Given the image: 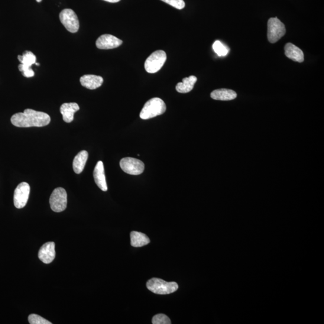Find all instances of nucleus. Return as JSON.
<instances>
[{"label":"nucleus","instance_id":"obj_22","mask_svg":"<svg viewBox=\"0 0 324 324\" xmlns=\"http://www.w3.org/2000/svg\"><path fill=\"white\" fill-rule=\"evenodd\" d=\"M28 319L30 324H52L51 322L36 314H31L28 316Z\"/></svg>","mask_w":324,"mask_h":324},{"label":"nucleus","instance_id":"obj_5","mask_svg":"<svg viewBox=\"0 0 324 324\" xmlns=\"http://www.w3.org/2000/svg\"><path fill=\"white\" fill-rule=\"evenodd\" d=\"M286 33L285 25L277 17L271 18L268 21L267 37L271 44L279 40Z\"/></svg>","mask_w":324,"mask_h":324},{"label":"nucleus","instance_id":"obj_2","mask_svg":"<svg viewBox=\"0 0 324 324\" xmlns=\"http://www.w3.org/2000/svg\"><path fill=\"white\" fill-rule=\"evenodd\" d=\"M166 110L167 106L164 100L154 97L146 102L140 113V118L143 119L154 118L163 114Z\"/></svg>","mask_w":324,"mask_h":324},{"label":"nucleus","instance_id":"obj_23","mask_svg":"<svg viewBox=\"0 0 324 324\" xmlns=\"http://www.w3.org/2000/svg\"><path fill=\"white\" fill-rule=\"evenodd\" d=\"M152 323L153 324H171V321L169 317L164 314H158L153 317Z\"/></svg>","mask_w":324,"mask_h":324},{"label":"nucleus","instance_id":"obj_3","mask_svg":"<svg viewBox=\"0 0 324 324\" xmlns=\"http://www.w3.org/2000/svg\"><path fill=\"white\" fill-rule=\"evenodd\" d=\"M147 287L154 294L166 295L176 292L178 285L176 282H167L160 278H153L147 281Z\"/></svg>","mask_w":324,"mask_h":324},{"label":"nucleus","instance_id":"obj_20","mask_svg":"<svg viewBox=\"0 0 324 324\" xmlns=\"http://www.w3.org/2000/svg\"><path fill=\"white\" fill-rule=\"evenodd\" d=\"M131 245L133 247L139 248L150 243V239L142 232L133 231L131 233Z\"/></svg>","mask_w":324,"mask_h":324},{"label":"nucleus","instance_id":"obj_9","mask_svg":"<svg viewBox=\"0 0 324 324\" xmlns=\"http://www.w3.org/2000/svg\"><path fill=\"white\" fill-rule=\"evenodd\" d=\"M18 60L20 61L18 69L22 75L26 77L34 76V71L31 69L32 64L36 63V57L31 51H26L22 56H18Z\"/></svg>","mask_w":324,"mask_h":324},{"label":"nucleus","instance_id":"obj_14","mask_svg":"<svg viewBox=\"0 0 324 324\" xmlns=\"http://www.w3.org/2000/svg\"><path fill=\"white\" fill-rule=\"evenodd\" d=\"M81 85L87 89L95 90L102 85L103 79L102 76L94 74H85L80 78Z\"/></svg>","mask_w":324,"mask_h":324},{"label":"nucleus","instance_id":"obj_11","mask_svg":"<svg viewBox=\"0 0 324 324\" xmlns=\"http://www.w3.org/2000/svg\"><path fill=\"white\" fill-rule=\"evenodd\" d=\"M122 44V40L111 34L102 35L96 42L97 48L100 50H111L119 47Z\"/></svg>","mask_w":324,"mask_h":324},{"label":"nucleus","instance_id":"obj_17","mask_svg":"<svg viewBox=\"0 0 324 324\" xmlns=\"http://www.w3.org/2000/svg\"><path fill=\"white\" fill-rule=\"evenodd\" d=\"M237 95L234 90L229 89H218L214 90L211 93V97L214 100H222V101H228V100H234Z\"/></svg>","mask_w":324,"mask_h":324},{"label":"nucleus","instance_id":"obj_10","mask_svg":"<svg viewBox=\"0 0 324 324\" xmlns=\"http://www.w3.org/2000/svg\"><path fill=\"white\" fill-rule=\"evenodd\" d=\"M30 193V186L27 183L19 184L14 192V202L16 208L21 209L27 204Z\"/></svg>","mask_w":324,"mask_h":324},{"label":"nucleus","instance_id":"obj_13","mask_svg":"<svg viewBox=\"0 0 324 324\" xmlns=\"http://www.w3.org/2000/svg\"><path fill=\"white\" fill-rule=\"evenodd\" d=\"M93 176L95 178V183L102 191L108 190L107 186L106 177L105 175L104 166L102 161L97 162L95 170L93 172Z\"/></svg>","mask_w":324,"mask_h":324},{"label":"nucleus","instance_id":"obj_15","mask_svg":"<svg viewBox=\"0 0 324 324\" xmlns=\"http://www.w3.org/2000/svg\"><path fill=\"white\" fill-rule=\"evenodd\" d=\"M285 54L288 58L296 62L303 63L304 60L303 51L293 44L285 45Z\"/></svg>","mask_w":324,"mask_h":324},{"label":"nucleus","instance_id":"obj_19","mask_svg":"<svg viewBox=\"0 0 324 324\" xmlns=\"http://www.w3.org/2000/svg\"><path fill=\"white\" fill-rule=\"evenodd\" d=\"M197 77L190 76L183 79L182 83H178L176 86V90L178 93H187L193 89L194 84L196 83Z\"/></svg>","mask_w":324,"mask_h":324},{"label":"nucleus","instance_id":"obj_24","mask_svg":"<svg viewBox=\"0 0 324 324\" xmlns=\"http://www.w3.org/2000/svg\"><path fill=\"white\" fill-rule=\"evenodd\" d=\"M161 1L166 3L177 9L181 10L185 7V3L184 0H161Z\"/></svg>","mask_w":324,"mask_h":324},{"label":"nucleus","instance_id":"obj_26","mask_svg":"<svg viewBox=\"0 0 324 324\" xmlns=\"http://www.w3.org/2000/svg\"><path fill=\"white\" fill-rule=\"evenodd\" d=\"M38 3H40L42 1V0H36Z\"/></svg>","mask_w":324,"mask_h":324},{"label":"nucleus","instance_id":"obj_16","mask_svg":"<svg viewBox=\"0 0 324 324\" xmlns=\"http://www.w3.org/2000/svg\"><path fill=\"white\" fill-rule=\"evenodd\" d=\"M79 106L76 103H65L60 107V112L63 115V120L70 123L74 119V113L79 111Z\"/></svg>","mask_w":324,"mask_h":324},{"label":"nucleus","instance_id":"obj_4","mask_svg":"<svg viewBox=\"0 0 324 324\" xmlns=\"http://www.w3.org/2000/svg\"><path fill=\"white\" fill-rule=\"evenodd\" d=\"M167 58V54L165 51L158 50L154 52L145 61L144 65L145 70L150 73L157 72L164 66Z\"/></svg>","mask_w":324,"mask_h":324},{"label":"nucleus","instance_id":"obj_12","mask_svg":"<svg viewBox=\"0 0 324 324\" xmlns=\"http://www.w3.org/2000/svg\"><path fill=\"white\" fill-rule=\"evenodd\" d=\"M55 246L56 245L54 242H48L42 246L38 252V257L44 263L50 264L56 258Z\"/></svg>","mask_w":324,"mask_h":324},{"label":"nucleus","instance_id":"obj_1","mask_svg":"<svg viewBox=\"0 0 324 324\" xmlns=\"http://www.w3.org/2000/svg\"><path fill=\"white\" fill-rule=\"evenodd\" d=\"M50 122V116L47 113L31 109H26L24 112L16 113L11 118L12 125L18 128L44 127Z\"/></svg>","mask_w":324,"mask_h":324},{"label":"nucleus","instance_id":"obj_21","mask_svg":"<svg viewBox=\"0 0 324 324\" xmlns=\"http://www.w3.org/2000/svg\"><path fill=\"white\" fill-rule=\"evenodd\" d=\"M213 48L215 53L218 55L219 57L226 56L228 54L229 49L223 44L221 42L216 40L213 45Z\"/></svg>","mask_w":324,"mask_h":324},{"label":"nucleus","instance_id":"obj_8","mask_svg":"<svg viewBox=\"0 0 324 324\" xmlns=\"http://www.w3.org/2000/svg\"><path fill=\"white\" fill-rule=\"evenodd\" d=\"M119 165L122 170L129 175L138 176L143 173L145 165L141 160L132 157L122 158Z\"/></svg>","mask_w":324,"mask_h":324},{"label":"nucleus","instance_id":"obj_25","mask_svg":"<svg viewBox=\"0 0 324 324\" xmlns=\"http://www.w3.org/2000/svg\"><path fill=\"white\" fill-rule=\"evenodd\" d=\"M104 1L107 2H109V3H118L119 1H120V0H104Z\"/></svg>","mask_w":324,"mask_h":324},{"label":"nucleus","instance_id":"obj_18","mask_svg":"<svg viewBox=\"0 0 324 324\" xmlns=\"http://www.w3.org/2000/svg\"><path fill=\"white\" fill-rule=\"evenodd\" d=\"M88 152L85 150L81 151L74 158L73 162V168L74 173L79 174L83 171L86 166V162L88 159Z\"/></svg>","mask_w":324,"mask_h":324},{"label":"nucleus","instance_id":"obj_6","mask_svg":"<svg viewBox=\"0 0 324 324\" xmlns=\"http://www.w3.org/2000/svg\"><path fill=\"white\" fill-rule=\"evenodd\" d=\"M52 210L60 213L66 210L67 204L66 191L62 187H58L52 193L50 199Z\"/></svg>","mask_w":324,"mask_h":324},{"label":"nucleus","instance_id":"obj_7","mask_svg":"<svg viewBox=\"0 0 324 324\" xmlns=\"http://www.w3.org/2000/svg\"><path fill=\"white\" fill-rule=\"evenodd\" d=\"M60 20L67 31L72 33L78 31L79 19L73 10L70 9L63 10L60 14Z\"/></svg>","mask_w":324,"mask_h":324}]
</instances>
